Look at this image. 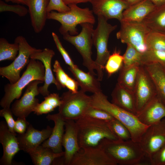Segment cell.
<instances>
[{
    "instance_id": "obj_1",
    "label": "cell",
    "mask_w": 165,
    "mask_h": 165,
    "mask_svg": "<svg viewBox=\"0 0 165 165\" xmlns=\"http://www.w3.org/2000/svg\"><path fill=\"white\" fill-rule=\"evenodd\" d=\"M91 106L103 110L123 123L128 129L131 139L139 142L149 126L142 124L136 115L127 111L109 101L107 97L101 91L91 96Z\"/></svg>"
},
{
    "instance_id": "obj_2",
    "label": "cell",
    "mask_w": 165,
    "mask_h": 165,
    "mask_svg": "<svg viewBox=\"0 0 165 165\" xmlns=\"http://www.w3.org/2000/svg\"><path fill=\"white\" fill-rule=\"evenodd\" d=\"M80 148L98 146L104 139L119 140L108 122L84 116L75 120Z\"/></svg>"
},
{
    "instance_id": "obj_3",
    "label": "cell",
    "mask_w": 165,
    "mask_h": 165,
    "mask_svg": "<svg viewBox=\"0 0 165 165\" xmlns=\"http://www.w3.org/2000/svg\"><path fill=\"white\" fill-rule=\"evenodd\" d=\"M117 164L137 165L145 157L139 142L104 139L98 145Z\"/></svg>"
},
{
    "instance_id": "obj_4",
    "label": "cell",
    "mask_w": 165,
    "mask_h": 165,
    "mask_svg": "<svg viewBox=\"0 0 165 165\" xmlns=\"http://www.w3.org/2000/svg\"><path fill=\"white\" fill-rule=\"evenodd\" d=\"M45 72L44 66L41 61L31 58L19 79L13 84L9 83L4 86L5 94L0 101L1 106L2 108H10L13 101L19 99L23 90L32 81L40 80L44 82Z\"/></svg>"
},
{
    "instance_id": "obj_5",
    "label": "cell",
    "mask_w": 165,
    "mask_h": 165,
    "mask_svg": "<svg viewBox=\"0 0 165 165\" xmlns=\"http://www.w3.org/2000/svg\"><path fill=\"white\" fill-rule=\"evenodd\" d=\"M68 6L70 10L64 13L52 11L48 13L47 19L56 20L61 24L59 28L60 33L63 35L68 33L72 35L78 34L76 28L77 25L88 23L94 25L95 19L92 10L89 8H82L77 4H72Z\"/></svg>"
},
{
    "instance_id": "obj_6",
    "label": "cell",
    "mask_w": 165,
    "mask_h": 165,
    "mask_svg": "<svg viewBox=\"0 0 165 165\" xmlns=\"http://www.w3.org/2000/svg\"><path fill=\"white\" fill-rule=\"evenodd\" d=\"M98 24L92 33L93 45L97 50V57L94 61L97 79L99 81L103 79L105 65L111 55L108 48V39L112 32L116 29L117 25H113L107 22L104 17L97 16Z\"/></svg>"
},
{
    "instance_id": "obj_7",
    "label": "cell",
    "mask_w": 165,
    "mask_h": 165,
    "mask_svg": "<svg viewBox=\"0 0 165 165\" xmlns=\"http://www.w3.org/2000/svg\"><path fill=\"white\" fill-rule=\"evenodd\" d=\"M61 97L58 113L64 120L75 121L81 118L91 106V96L81 90L75 93L68 90L63 93Z\"/></svg>"
},
{
    "instance_id": "obj_8",
    "label": "cell",
    "mask_w": 165,
    "mask_h": 165,
    "mask_svg": "<svg viewBox=\"0 0 165 165\" xmlns=\"http://www.w3.org/2000/svg\"><path fill=\"white\" fill-rule=\"evenodd\" d=\"M80 25L82 30L79 34L72 35L67 33L63 35V38L73 45L80 54L83 59V64L87 69L88 72L97 75L94 71L96 69V64L91 57L93 25L84 23Z\"/></svg>"
},
{
    "instance_id": "obj_9",
    "label": "cell",
    "mask_w": 165,
    "mask_h": 165,
    "mask_svg": "<svg viewBox=\"0 0 165 165\" xmlns=\"http://www.w3.org/2000/svg\"><path fill=\"white\" fill-rule=\"evenodd\" d=\"M14 42L19 45L18 55L10 64L0 68V75L6 78L11 84L16 82L20 78V73L29 63L31 55L42 50L31 46L21 35L16 37Z\"/></svg>"
},
{
    "instance_id": "obj_10",
    "label": "cell",
    "mask_w": 165,
    "mask_h": 165,
    "mask_svg": "<svg viewBox=\"0 0 165 165\" xmlns=\"http://www.w3.org/2000/svg\"><path fill=\"white\" fill-rule=\"evenodd\" d=\"M120 28L116 34L117 39L123 43L130 44L141 53L148 48L146 39L150 31L143 22L121 21Z\"/></svg>"
},
{
    "instance_id": "obj_11",
    "label": "cell",
    "mask_w": 165,
    "mask_h": 165,
    "mask_svg": "<svg viewBox=\"0 0 165 165\" xmlns=\"http://www.w3.org/2000/svg\"><path fill=\"white\" fill-rule=\"evenodd\" d=\"M133 93L135 103L136 115L157 96L153 81L143 65L140 66Z\"/></svg>"
},
{
    "instance_id": "obj_12",
    "label": "cell",
    "mask_w": 165,
    "mask_h": 165,
    "mask_svg": "<svg viewBox=\"0 0 165 165\" xmlns=\"http://www.w3.org/2000/svg\"><path fill=\"white\" fill-rule=\"evenodd\" d=\"M139 143L149 160L165 144V119L149 126Z\"/></svg>"
},
{
    "instance_id": "obj_13",
    "label": "cell",
    "mask_w": 165,
    "mask_h": 165,
    "mask_svg": "<svg viewBox=\"0 0 165 165\" xmlns=\"http://www.w3.org/2000/svg\"><path fill=\"white\" fill-rule=\"evenodd\" d=\"M43 82L41 80H35L28 84L22 97L16 99L12 105L11 109L14 116L26 118L34 112L39 103L38 99L36 98L40 94L38 86Z\"/></svg>"
},
{
    "instance_id": "obj_14",
    "label": "cell",
    "mask_w": 165,
    "mask_h": 165,
    "mask_svg": "<svg viewBox=\"0 0 165 165\" xmlns=\"http://www.w3.org/2000/svg\"><path fill=\"white\" fill-rule=\"evenodd\" d=\"M99 146L80 148L70 165H117Z\"/></svg>"
},
{
    "instance_id": "obj_15",
    "label": "cell",
    "mask_w": 165,
    "mask_h": 165,
    "mask_svg": "<svg viewBox=\"0 0 165 165\" xmlns=\"http://www.w3.org/2000/svg\"><path fill=\"white\" fill-rule=\"evenodd\" d=\"M93 13L104 17L121 20L123 11L130 5L125 0H92L90 2Z\"/></svg>"
},
{
    "instance_id": "obj_16",
    "label": "cell",
    "mask_w": 165,
    "mask_h": 165,
    "mask_svg": "<svg viewBox=\"0 0 165 165\" xmlns=\"http://www.w3.org/2000/svg\"><path fill=\"white\" fill-rule=\"evenodd\" d=\"M0 142L3 149L0 164L11 165L14 156L20 149L16 134L9 130L6 122L4 121L0 122Z\"/></svg>"
},
{
    "instance_id": "obj_17",
    "label": "cell",
    "mask_w": 165,
    "mask_h": 165,
    "mask_svg": "<svg viewBox=\"0 0 165 165\" xmlns=\"http://www.w3.org/2000/svg\"><path fill=\"white\" fill-rule=\"evenodd\" d=\"M54 55L55 52L53 50L45 48L40 51L33 53L30 57L31 59L41 61L44 65V83L42 86L38 87V90L40 94L44 97L50 94L48 88L51 84H54L58 90H61L62 87L55 78L51 69V61Z\"/></svg>"
},
{
    "instance_id": "obj_18",
    "label": "cell",
    "mask_w": 165,
    "mask_h": 165,
    "mask_svg": "<svg viewBox=\"0 0 165 165\" xmlns=\"http://www.w3.org/2000/svg\"><path fill=\"white\" fill-rule=\"evenodd\" d=\"M64 132L62 145L64 149V165H70L75 154L80 150L77 128L75 120H65Z\"/></svg>"
},
{
    "instance_id": "obj_19",
    "label": "cell",
    "mask_w": 165,
    "mask_h": 165,
    "mask_svg": "<svg viewBox=\"0 0 165 165\" xmlns=\"http://www.w3.org/2000/svg\"><path fill=\"white\" fill-rule=\"evenodd\" d=\"M53 128L47 126L39 130L29 124L26 132L17 136L20 150L26 152L41 145L50 136Z\"/></svg>"
},
{
    "instance_id": "obj_20",
    "label": "cell",
    "mask_w": 165,
    "mask_h": 165,
    "mask_svg": "<svg viewBox=\"0 0 165 165\" xmlns=\"http://www.w3.org/2000/svg\"><path fill=\"white\" fill-rule=\"evenodd\" d=\"M46 118L48 120L54 122V127L50 137L41 145L50 148L55 153H61L63 152L62 149V141L64 132L65 120L59 113L48 114Z\"/></svg>"
},
{
    "instance_id": "obj_21",
    "label": "cell",
    "mask_w": 165,
    "mask_h": 165,
    "mask_svg": "<svg viewBox=\"0 0 165 165\" xmlns=\"http://www.w3.org/2000/svg\"><path fill=\"white\" fill-rule=\"evenodd\" d=\"M136 115L142 124L150 126L165 117V106L157 95Z\"/></svg>"
},
{
    "instance_id": "obj_22",
    "label": "cell",
    "mask_w": 165,
    "mask_h": 165,
    "mask_svg": "<svg viewBox=\"0 0 165 165\" xmlns=\"http://www.w3.org/2000/svg\"><path fill=\"white\" fill-rule=\"evenodd\" d=\"M49 0H28V8L31 24L37 33L43 29L47 19V7Z\"/></svg>"
},
{
    "instance_id": "obj_23",
    "label": "cell",
    "mask_w": 165,
    "mask_h": 165,
    "mask_svg": "<svg viewBox=\"0 0 165 165\" xmlns=\"http://www.w3.org/2000/svg\"><path fill=\"white\" fill-rule=\"evenodd\" d=\"M156 7L150 0H142L125 9L120 21L142 22Z\"/></svg>"
},
{
    "instance_id": "obj_24",
    "label": "cell",
    "mask_w": 165,
    "mask_h": 165,
    "mask_svg": "<svg viewBox=\"0 0 165 165\" xmlns=\"http://www.w3.org/2000/svg\"><path fill=\"white\" fill-rule=\"evenodd\" d=\"M113 104L127 111L136 115L135 99L133 92L117 83L111 94Z\"/></svg>"
},
{
    "instance_id": "obj_25",
    "label": "cell",
    "mask_w": 165,
    "mask_h": 165,
    "mask_svg": "<svg viewBox=\"0 0 165 165\" xmlns=\"http://www.w3.org/2000/svg\"><path fill=\"white\" fill-rule=\"evenodd\" d=\"M75 79L81 90L85 92L96 93L102 90L100 81L89 72H86L77 66L73 68H68Z\"/></svg>"
},
{
    "instance_id": "obj_26",
    "label": "cell",
    "mask_w": 165,
    "mask_h": 165,
    "mask_svg": "<svg viewBox=\"0 0 165 165\" xmlns=\"http://www.w3.org/2000/svg\"><path fill=\"white\" fill-rule=\"evenodd\" d=\"M144 66L153 81L157 96L165 106V69L157 63Z\"/></svg>"
},
{
    "instance_id": "obj_27",
    "label": "cell",
    "mask_w": 165,
    "mask_h": 165,
    "mask_svg": "<svg viewBox=\"0 0 165 165\" xmlns=\"http://www.w3.org/2000/svg\"><path fill=\"white\" fill-rule=\"evenodd\" d=\"M32 162L35 165H50L55 160L64 156V152L61 153L54 152L50 148L44 147L41 144L27 151Z\"/></svg>"
},
{
    "instance_id": "obj_28",
    "label": "cell",
    "mask_w": 165,
    "mask_h": 165,
    "mask_svg": "<svg viewBox=\"0 0 165 165\" xmlns=\"http://www.w3.org/2000/svg\"><path fill=\"white\" fill-rule=\"evenodd\" d=\"M142 22L150 31L165 33V3L156 6Z\"/></svg>"
},
{
    "instance_id": "obj_29",
    "label": "cell",
    "mask_w": 165,
    "mask_h": 165,
    "mask_svg": "<svg viewBox=\"0 0 165 165\" xmlns=\"http://www.w3.org/2000/svg\"><path fill=\"white\" fill-rule=\"evenodd\" d=\"M141 65L136 64L126 67L122 66L119 70L117 83L133 92Z\"/></svg>"
},
{
    "instance_id": "obj_30",
    "label": "cell",
    "mask_w": 165,
    "mask_h": 165,
    "mask_svg": "<svg viewBox=\"0 0 165 165\" xmlns=\"http://www.w3.org/2000/svg\"><path fill=\"white\" fill-rule=\"evenodd\" d=\"M53 71L56 79L62 87H66L68 90L75 93L78 90V84L76 81L70 77L64 70L57 60L54 61Z\"/></svg>"
},
{
    "instance_id": "obj_31",
    "label": "cell",
    "mask_w": 165,
    "mask_h": 165,
    "mask_svg": "<svg viewBox=\"0 0 165 165\" xmlns=\"http://www.w3.org/2000/svg\"><path fill=\"white\" fill-rule=\"evenodd\" d=\"M44 98V100L41 103H39L34 110V113L37 115L51 112L59 107L61 103V97L57 93L50 94L45 96Z\"/></svg>"
},
{
    "instance_id": "obj_32",
    "label": "cell",
    "mask_w": 165,
    "mask_h": 165,
    "mask_svg": "<svg viewBox=\"0 0 165 165\" xmlns=\"http://www.w3.org/2000/svg\"><path fill=\"white\" fill-rule=\"evenodd\" d=\"M18 44L15 42L9 43L5 38H0V61L5 60L14 61L18 53Z\"/></svg>"
},
{
    "instance_id": "obj_33",
    "label": "cell",
    "mask_w": 165,
    "mask_h": 165,
    "mask_svg": "<svg viewBox=\"0 0 165 165\" xmlns=\"http://www.w3.org/2000/svg\"><path fill=\"white\" fill-rule=\"evenodd\" d=\"M148 50L165 51V33L150 31L146 39Z\"/></svg>"
},
{
    "instance_id": "obj_34",
    "label": "cell",
    "mask_w": 165,
    "mask_h": 165,
    "mask_svg": "<svg viewBox=\"0 0 165 165\" xmlns=\"http://www.w3.org/2000/svg\"><path fill=\"white\" fill-rule=\"evenodd\" d=\"M153 63L160 64L165 69V51L148 50L142 54V65Z\"/></svg>"
},
{
    "instance_id": "obj_35",
    "label": "cell",
    "mask_w": 165,
    "mask_h": 165,
    "mask_svg": "<svg viewBox=\"0 0 165 165\" xmlns=\"http://www.w3.org/2000/svg\"><path fill=\"white\" fill-rule=\"evenodd\" d=\"M123 64V57L119 51H115L110 55L104 68L109 76L115 73L122 68Z\"/></svg>"
},
{
    "instance_id": "obj_36",
    "label": "cell",
    "mask_w": 165,
    "mask_h": 165,
    "mask_svg": "<svg viewBox=\"0 0 165 165\" xmlns=\"http://www.w3.org/2000/svg\"><path fill=\"white\" fill-rule=\"evenodd\" d=\"M111 131L119 140L127 141L131 139L130 132L127 127L118 120L114 118L108 122Z\"/></svg>"
},
{
    "instance_id": "obj_37",
    "label": "cell",
    "mask_w": 165,
    "mask_h": 165,
    "mask_svg": "<svg viewBox=\"0 0 165 165\" xmlns=\"http://www.w3.org/2000/svg\"><path fill=\"white\" fill-rule=\"evenodd\" d=\"M127 47L123 57V67H127L138 64L141 65L142 54L130 44H127Z\"/></svg>"
},
{
    "instance_id": "obj_38",
    "label": "cell",
    "mask_w": 165,
    "mask_h": 165,
    "mask_svg": "<svg viewBox=\"0 0 165 165\" xmlns=\"http://www.w3.org/2000/svg\"><path fill=\"white\" fill-rule=\"evenodd\" d=\"M96 119L108 122L115 118L107 112L91 106L86 112L85 115Z\"/></svg>"
},
{
    "instance_id": "obj_39",
    "label": "cell",
    "mask_w": 165,
    "mask_h": 165,
    "mask_svg": "<svg viewBox=\"0 0 165 165\" xmlns=\"http://www.w3.org/2000/svg\"><path fill=\"white\" fill-rule=\"evenodd\" d=\"M52 35L57 49L61 54L65 63L68 66V68H73L77 66L72 60L68 52L64 48L57 35L52 32Z\"/></svg>"
},
{
    "instance_id": "obj_40",
    "label": "cell",
    "mask_w": 165,
    "mask_h": 165,
    "mask_svg": "<svg viewBox=\"0 0 165 165\" xmlns=\"http://www.w3.org/2000/svg\"><path fill=\"white\" fill-rule=\"evenodd\" d=\"M9 11L13 12L20 16H24L27 14L28 10L24 6L17 4L10 5L0 0V12Z\"/></svg>"
},
{
    "instance_id": "obj_41",
    "label": "cell",
    "mask_w": 165,
    "mask_h": 165,
    "mask_svg": "<svg viewBox=\"0 0 165 165\" xmlns=\"http://www.w3.org/2000/svg\"><path fill=\"white\" fill-rule=\"evenodd\" d=\"M70 9L69 6L63 0H49L47 11L48 13L52 11L64 13L69 11Z\"/></svg>"
},
{
    "instance_id": "obj_42",
    "label": "cell",
    "mask_w": 165,
    "mask_h": 165,
    "mask_svg": "<svg viewBox=\"0 0 165 165\" xmlns=\"http://www.w3.org/2000/svg\"><path fill=\"white\" fill-rule=\"evenodd\" d=\"M13 115L10 108H3L0 110V116L5 119L9 130L16 134L14 130L15 121L13 118Z\"/></svg>"
},
{
    "instance_id": "obj_43",
    "label": "cell",
    "mask_w": 165,
    "mask_h": 165,
    "mask_svg": "<svg viewBox=\"0 0 165 165\" xmlns=\"http://www.w3.org/2000/svg\"><path fill=\"white\" fill-rule=\"evenodd\" d=\"M152 165H165V144L149 160Z\"/></svg>"
},
{
    "instance_id": "obj_44",
    "label": "cell",
    "mask_w": 165,
    "mask_h": 165,
    "mask_svg": "<svg viewBox=\"0 0 165 165\" xmlns=\"http://www.w3.org/2000/svg\"><path fill=\"white\" fill-rule=\"evenodd\" d=\"M29 123L24 117H17L15 121L14 130L16 133L22 134L26 131Z\"/></svg>"
},
{
    "instance_id": "obj_45",
    "label": "cell",
    "mask_w": 165,
    "mask_h": 165,
    "mask_svg": "<svg viewBox=\"0 0 165 165\" xmlns=\"http://www.w3.org/2000/svg\"><path fill=\"white\" fill-rule=\"evenodd\" d=\"M64 3L68 5L70 4H77L79 3L90 2L92 0H63Z\"/></svg>"
},
{
    "instance_id": "obj_46",
    "label": "cell",
    "mask_w": 165,
    "mask_h": 165,
    "mask_svg": "<svg viewBox=\"0 0 165 165\" xmlns=\"http://www.w3.org/2000/svg\"><path fill=\"white\" fill-rule=\"evenodd\" d=\"M6 2H11L18 4H21L27 6L28 0H4Z\"/></svg>"
},
{
    "instance_id": "obj_47",
    "label": "cell",
    "mask_w": 165,
    "mask_h": 165,
    "mask_svg": "<svg viewBox=\"0 0 165 165\" xmlns=\"http://www.w3.org/2000/svg\"><path fill=\"white\" fill-rule=\"evenodd\" d=\"M156 6H161L165 3V0H150Z\"/></svg>"
},
{
    "instance_id": "obj_48",
    "label": "cell",
    "mask_w": 165,
    "mask_h": 165,
    "mask_svg": "<svg viewBox=\"0 0 165 165\" xmlns=\"http://www.w3.org/2000/svg\"><path fill=\"white\" fill-rule=\"evenodd\" d=\"M130 5L136 4L142 0H125Z\"/></svg>"
}]
</instances>
